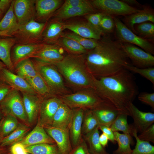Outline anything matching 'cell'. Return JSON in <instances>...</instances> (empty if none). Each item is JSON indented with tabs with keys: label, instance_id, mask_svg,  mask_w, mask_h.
I'll return each instance as SVG.
<instances>
[{
	"label": "cell",
	"instance_id": "cell-1",
	"mask_svg": "<svg viewBox=\"0 0 154 154\" xmlns=\"http://www.w3.org/2000/svg\"><path fill=\"white\" fill-rule=\"evenodd\" d=\"M94 90L120 113L130 116L129 106L138 93L132 73L124 68L113 75L94 79Z\"/></svg>",
	"mask_w": 154,
	"mask_h": 154
},
{
	"label": "cell",
	"instance_id": "cell-2",
	"mask_svg": "<svg viewBox=\"0 0 154 154\" xmlns=\"http://www.w3.org/2000/svg\"><path fill=\"white\" fill-rule=\"evenodd\" d=\"M84 56L88 70L95 77L113 75L130 63L122 43L109 37L99 40L97 46Z\"/></svg>",
	"mask_w": 154,
	"mask_h": 154
},
{
	"label": "cell",
	"instance_id": "cell-3",
	"mask_svg": "<svg viewBox=\"0 0 154 154\" xmlns=\"http://www.w3.org/2000/svg\"><path fill=\"white\" fill-rule=\"evenodd\" d=\"M67 84L77 91L87 89L94 90L95 77L86 65L84 54L65 56L54 64Z\"/></svg>",
	"mask_w": 154,
	"mask_h": 154
},
{
	"label": "cell",
	"instance_id": "cell-4",
	"mask_svg": "<svg viewBox=\"0 0 154 154\" xmlns=\"http://www.w3.org/2000/svg\"><path fill=\"white\" fill-rule=\"evenodd\" d=\"M58 96L63 103L72 109L79 108L84 110H94L102 108H116L93 89L81 90Z\"/></svg>",
	"mask_w": 154,
	"mask_h": 154
},
{
	"label": "cell",
	"instance_id": "cell-5",
	"mask_svg": "<svg viewBox=\"0 0 154 154\" xmlns=\"http://www.w3.org/2000/svg\"><path fill=\"white\" fill-rule=\"evenodd\" d=\"M31 58L38 72L48 88L51 95L59 96L70 93L62 76L55 65Z\"/></svg>",
	"mask_w": 154,
	"mask_h": 154
},
{
	"label": "cell",
	"instance_id": "cell-6",
	"mask_svg": "<svg viewBox=\"0 0 154 154\" xmlns=\"http://www.w3.org/2000/svg\"><path fill=\"white\" fill-rule=\"evenodd\" d=\"M47 23H40L33 20L20 25L12 35L15 39V44H36L41 43L42 35Z\"/></svg>",
	"mask_w": 154,
	"mask_h": 154
},
{
	"label": "cell",
	"instance_id": "cell-7",
	"mask_svg": "<svg viewBox=\"0 0 154 154\" xmlns=\"http://www.w3.org/2000/svg\"><path fill=\"white\" fill-rule=\"evenodd\" d=\"M114 19L118 41L121 43L135 45L147 52L152 55L154 54V46L151 41L137 35L117 18L114 17Z\"/></svg>",
	"mask_w": 154,
	"mask_h": 154
},
{
	"label": "cell",
	"instance_id": "cell-8",
	"mask_svg": "<svg viewBox=\"0 0 154 154\" xmlns=\"http://www.w3.org/2000/svg\"><path fill=\"white\" fill-rule=\"evenodd\" d=\"M90 2L94 9H97L100 12L104 14L112 17H125L140 10L129 5L121 0H93Z\"/></svg>",
	"mask_w": 154,
	"mask_h": 154
},
{
	"label": "cell",
	"instance_id": "cell-9",
	"mask_svg": "<svg viewBox=\"0 0 154 154\" xmlns=\"http://www.w3.org/2000/svg\"><path fill=\"white\" fill-rule=\"evenodd\" d=\"M0 106L4 115H13L21 120L25 124L29 125L23 98L19 91L12 89L0 103Z\"/></svg>",
	"mask_w": 154,
	"mask_h": 154
},
{
	"label": "cell",
	"instance_id": "cell-10",
	"mask_svg": "<svg viewBox=\"0 0 154 154\" xmlns=\"http://www.w3.org/2000/svg\"><path fill=\"white\" fill-rule=\"evenodd\" d=\"M124 50L133 65L140 68L153 67L154 56L137 46L122 43Z\"/></svg>",
	"mask_w": 154,
	"mask_h": 154
},
{
	"label": "cell",
	"instance_id": "cell-11",
	"mask_svg": "<svg viewBox=\"0 0 154 154\" xmlns=\"http://www.w3.org/2000/svg\"><path fill=\"white\" fill-rule=\"evenodd\" d=\"M62 103L57 96L50 95L44 98L41 103L38 122L43 126L51 125L54 116Z\"/></svg>",
	"mask_w": 154,
	"mask_h": 154
},
{
	"label": "cell",
	"instance_id": "cell-12",
	"mask_svg": "<svg viewBox=\"0 0 154 154\" xmlns=\"http://www.w3.org/2000/svg\"><path fill=\"white\" fill-rule=\"evenodd\" d=\"M64 49L58 44H45L43 46L30 57L41 62L55 64L62 60L65 56Z\"/></svg>",
	"mask_w": 154,
	"mask_h": 154
},
{
	"label": "cell",
	"instance_id": "cell-13",
	"mask_svg": "<svg viewBox=\"0 0 154 154\" xmlns=\"http://www.w3.org/2000/svg\"><path fill=\"white\" fill-rule=\"evenodd\" d=\"M43 127L47 133L54 141L61 154H68L72 147L69 130L45 125Z\"/></svg>",
	"mask_w": 154,
	"mask_h": 154
},
{
	"label": "cell",
	"instance_id": "cell-14",
	"mask_svg": "<svg viewBox=\"0 0 154 154\" xmlns=\"http://www.w3.org/2000/svg\"><path fill=\"white\" fill-rule=\"evenodd\" d=\"M60 0H35L34 20L40 23H46L60 5Z\"/></svg>",
	"mask_w": 154,
	"mask_h": 154
},
{
	"label": "cell",
	"instance_id": "cell-15",
	"mask_svg": "<svg viewBox=\"0 0 154 154\" xmlns=\"http://www.w3.org/2000/svg\"><path fill=\"white\" fill-rule=\"evenodd\" d=\"M35 0H14L13 11L19 25L32 20L35 17Z\"/></svg>",
	"mask_w": 154,
	"mask_h": 154
},
{
	"label": "cell",
	"instance_id": "cell-16",
	"mask_svg": "<svg viewBox=\"0 0 154 154\" xmlns=\"http://www.w3.org/2000/svg\"><path fill=\"white\" fill-rule=\"evenodd\" d=\"M0 79L12 89L21 92L37 94L25 79L14 74L7 68H3L0 71Z\"/></svg>",
	"mask_w": 154,
	"mask_h": 154
},
{
	"label": "cell",
	"instance_id": "cell-17",
	"mask_svg": "<svg viewBox=\"0 0 154 154\" xmlns=\"http://www.w3.org/2000/svg\"><path fill=\"white\" fill-rule=\"evenodd\" d=\"M64 29L71 31L82 37L99 40L103 33L88 22H74L63 23Z\"/></svg>",
	"mask_w": 154,
	"mask_h": 154
},
{
	"label": "cell",
	"instance_id": "cell-18",
	"mask_svg": "<svg viewBox=\"0 0 154 154\" xmlns=\"http://www.w3.org/2000/svg\"><path fill=\"white\" fill-rule=\"evenodd\" d=\"M130 116L133 118L134 128L140 133L154 123V114L139 110L133 103L129 106Z\"/></svg>",
	"mask_w": 154,
	"mask_h": 154
},
{
	"label": "cell",
	"instance_id": "cell-19",
	"mask_svg": "<svg viewBox=\"0 0 154 154\" xmlns=\"http://www.w3.org/2000/svg\"><path fill=\"white\" fill-rule=\"evenodd\" d=\"M24 108L29 125L38 118L41 102L43 99L37 94L22 92Z\"/></svg>",
	"mask_w": 154,
	"mask_h": 154
},
{
	"label": "cell",
	"instance_id": "cell-20",
	"mask_svg": "<svg viewBox=\"0 0 154 154\" xmlns=\"http://www.w3.org/2000/svg\"><path fill=\"white\" fill-rule=\"evenodd\" d=\"M25 147L42 143L56 144L38 122L33 129L20 142Z\"/></svg>",
	"mask_w": 154,
	"mask_h": 154
},
{
	"label": "cell",
	"instance_id": "cell-21",
	"mask_svg": "<svg viewBox=\"0 0 154 154\" xmlns=\"http://www.w3.org/2000/svg\"><path fill=\"white\" fill-rule=\"evenodd\" d=\"M44 44L42 43L36 44H15L12 48L11 54L14 66L22 60L30 58L32 55L41 49Z\"/></svg>",
	"mask_w": 154,
	"mask_h": 154
},
{
	"label": "cell",
	"instance_id": "cell-22",
	"mask_svg": "<svg viewBox=\"0 0 154 154\" xmlns=\"http://www.w3.org/2000/svg\"><path fill=\"white\" fill-rule=\"evenodd\" d=\"M123 19L124 24L135 34L134 28L135 25L147 22L154 23V10L149 7L143 6L142 9L135 13L125 17Z\"/></svg>",
	"mask_w": 154,
	"mask_h": 154
},
{
	"label": "cell",
	"instance_id": "cell-23",
	"mask_svg": "<svg viewBox=\"0 0 154 154\" xmlns=\"http://www.w3.org/2000/svg\"><path fill=\"white\" fill-rule=\"evenodd\" d=\"M72 109L73 115L69 131L71 144L74 147L83 138L82 129L84 110L79 108Z\"/></svg>",
	"mask_w": 154,
	"mask_h": 154
},
{
	"label": "cell",
	"instance_id": "cell-24",
	"mask_svg": "<svg viewBox=\"0 0 154 154\" xmlns=\"http://www.w3.org/2000/svg\"><path fill=\"white\" fill-rule=\"evenodd\" d=\"M64 29L63 23L59 21L51 20L47 25L42 35L41 43L46 44L56 43Z\"/></svg>",
	"mask_w": 154,
	"mask_h": 154
},
{
	"label": "cell",
	"instance_id": "cell-25",
	"mask_svg": "<svg viewBox=\"0 0 154 154\" xmlns=\"http://www.w3.org/2000/svg\"><path fill=\"white\" fill-rule=\"evenodd\" d=\"M72 115V109L62 102L54 116L51 125L69 130Z\"/></svg>",
	"mask_w": 154,
	"mask_h": 154
},
{
	"label": "cell",
	"instance_id": "cell-26",
	"mask_svg": "<svg viewBox=\"0 0 154 154\" xmlns=\"http://www.w3.org/2000/svg\"><path fill=\"white\" fill-rule=\"evenodd\" d=\"M0 38V59L7 68L12 72L14 67L11 58L12 47L15 44V39L13 37H3Z\"/></svg>",
	"mask_w": 154,
	"mask_h": 154
},
{
	"label": "cell",
	"instance_id": "cell-27",
	"mask_svg": "<svg viewBox=\"0 0 154 154\" xmlns=\"http://www.w3.org/2000/svg\"><path fill=\"white\" fill-rule=\"evenodd\" d=\"M95 10L92 6L60 8L57 12L53 14L52 17L54 19L52 20L59 21L76 16L87 15L93 13Z\"/></svg>",
	"mask_w": 154,
	"mask_h": 154
},
{
	"label": "cell",
	"instance_id": "cell-28",
	"mask_svg": "<svg viewBox=\"0 0 154 154\" xmlns=\"http://www.w3.org/2000/svg\"><path fill=\"white\" fill-rule=\"evenodd\" d=\"M14 0H13L9 9L0 21V31L7 32L11 37L20 25L13 11Z\"/></svg>",
	"mask_w": 154,
	"mask_h": 154
},
{
	"label": "cell",
	"instance_id": "cell-29",
	"mask_svg": "<svg viewBox=\"0 0 154 154\" xmlns=\"http://www.w3.org/2000/svg\"><path fill=\"white\" fill-rule=\"evenodd\" d=\"M99 125L109 127L120 113L115 108H105L92 110Z\"/></svg>",
	"mask_w": 154,
	"mask_h": 154
},
{
	"label": "cell",
	"instance_id": "cell-30",
	"mask_svg": "<svg viewBox=\"0 0 154 154\" xmlns=\"http://www.w3.org/2000/svg\"><path fill=\"white\" fill-rule=\"evenodd\" d=\"M98 126L88 133L82 135L88 144L89 151L92 154H109L101 145L99 140V131Z\"/></svg>",
	"mask_w": 154,
	"mask_h": 154
},
{
	"label": "cell",
	"instance_id": "cell-31",
	"mask_svg": "<svg viewBox=\"0 0 154 154\" xmlns=\"http://www.w3.org/2000/svg\"><path fill=\"white\" fill-rule=\"evenodd\" d=\"M14 66L17 74L25 79L33 77L38 73L31 58L22 60Z\"/></svg>",
	"mask_w": 154,
	"mask_h": 154
},
{
	"label": "cell",
	"instance_id": "cell-32",
	"mask_svg": "<svg viewBox=\"0 0 154 154\" xmlns=\"http://www.w3.org/2000/svg\"><path fill=\"white\" fill-rule=\"evenodd\" d=\"M30 130L28 125L19 123L13 131L3 138L0 145L7 146L20 142L29 133Z\"/></svg>",
	"mask_w": 154,
	"mask_h": 154
},
{
	"label": "cell",
	"instance_id": "cell-33",
	"mask_svg": "<svg viewBox=\"0 0 154 154\" xmlns=\"http://www.w3.org/2000/svg\"><path fill=\"white\" fill-rule=\"evenodd\" d=\"M115 140L117 143L118 147L113 152V154H131L133 150L130 145L133 143V139L130 135L120 133L114 132Z\"/></svg>",
	"mask_w": 154,
	"mask_h": 154
},
{
	"label": "cell",
	"instance_id": "cell-34",
	"mask_svg": "<svg viewBox=\"0 0 154 154\" xmlns=\"http://www.w3.org/2000/svg\"><path fill=\"white\" fill-rule=\"evenodd\" d=\"M56 43L66 50L69 54L81 55L87 52L76 41L66 37H61Z\"/></svg>",
	"mask_w": 154,
	"mask_h": 154
},
{
	"label": "cell",
	"instance_id": "cell-35",
	"mask_svg": "<svg viewBox=\"0 0 154 154\" xmlns=\"http://www.w3.org/2000/svg\"><path fill=\"white\" fill-rule=\"evenodd\" d=\"M25 79L37 94L43 98L52 95L46 84L38 73L33 77Z\"/></svg>",
	"mask_w": 154,
	"mask_h": 154
},
{
	"label": "cell",
	"instance_id": "cell-36",
	"mask_svg": "<svg viewBox=\"0 0 154 154\" xmlns=\"http://www.w3.org/2000/svg\"><path fill=\"white\" fill-rule=\"evenodd\" d=\"M28 153L31 154H61L56 144L42 143L25 147Z\"/></svg>",
	"mask_w": 154,
	"mask_h": 154
},
{
	"label": "cell",
	"instance_id": "cell-37",
	"mask_svg": "<svg viewBox=\"0 0 154 154\" xmlns=\"http://www.w3.org/2000/svg\"><path fill=\"white\" fill-rule=\"evenodd\" d=\"M128 116L126 114L119 113L110 127L114 132L120 131L124 134L132 136L133 126L128 124Z\"/></svg>",
	"mask_w": 154,
	"mask_h": 154
},
{
	"label": "cell",
	"instance_id": "cell-38",
	"mask_svg": "<svg viewBox=\"0 0 154 154\" xmlns=\"http://www.w3.org/2000/svg\"><path fill=\"white\" fill-rule=\"evenodd\" d=\"M19 123L17 118L13 115H4L0 129V133L3 138L7 136L18 126Z\"/></svg>",
	"mask_w": 154,
	"mask_h": 154
},
{
	"label": "cell",
	"instance_id": "cell-39",
	"mask_svg": "<svg viewBox=\"0 0 154 154\" xmlns=\"http://www.w3.org/2000/svg\"><path fill=\"white\" fill-rule=\"evenodd\" d=\"M137 133L133 126L132 136L135 137L136 144L131 154H154V146L149 142L140 139L137 137Z\"/></svg>",
	"mask_w": 154,
	"mask_h": 154
},
{
	"label": "cell",
	"instance_id": "cell-40",
	"mask_svg": "<svg viewBox=\"0 0 154 154\" xmlns=\"http://www.w3.org/2000/svg\"><path fill=\"white\" fill-rule=\"evenodd\" d=\"M134 28L135 34L140 37L151 41L154 38V24L145 22L135 25Z\"/></svg>",
	"mask_w": 154,
	"mask_h": 154
},
{
	"label": "cell",
	"instance_id": "cell-41",
	"mask_svg": "<svg viewBox=\"0 0 154 154\" xmlns=\"http://www.w3.org/2000/svg\"><path fill=\"white\" fill-rule=\"evenodd\" d=\"M98 125V121L92 110H84L82 129V135L91 132Z\"/></svg>",
	"mask_w": 154,
	"mask_h": 154
},
{
	"label": "cell",
	"instance_id": "cell-42",
	"mask_svg": "<svg viewBox=\"0 0 154 154\" xmlns=\"http://www.w3.org/2000/svg\"><path fill=\"white\" fill-rule=\"evenodd\" d=\"M61 37H66L75 40L87 51L94 49L98 43L99 40L85 38L73 32L62 33Z\"/></svg>",
	"mask_w": 154,
	"mask_h": 154
},
{
	"label": "cell",
	"instance_id": "cell-43",
	"mask_svg": "<svg viewBox=\"0 0 154 154\" xmlns=\"http://www.w3.org/2000/svg\"><path fill=\"white\" fill-rule=\"evenodd\" d=\"M125 68L130 72L139 74L145 77L154 85V68L151 67L145 68L137 67L129 63L125 66Z\"/></svg>",
	"mask_w": 154,
	"mask_h": 154
},
{
	"label": "cell",
	"instance_id": "cell-44",
	"mask_svg": "<svg viewBox=\"0 0 154 154\" xmlns=\"http://www.w3.org/2000/svg\"><path fill=\"white\" fill-rule=\"evenodd\" d=\"M113 17L105 15L100 24V27L102 33H110L112 32L115 28Z\"/></svg>",
	"mask_w": 154,
	"mask_h": 154
},
{
	"label": "cell",
	"instance_id": "cell-45",
	"mask_svg": "<svg viewBox=\"0 0 154 154\" xmlns=\"http://www.w3.org/2000/svg\"><path fill=\"white\" fill-rule=\"evenodd\" d=\"M105 15L101 12L92 13L86 15V18L88 22L92 26L102 31L100 29V24L101 19Z\"/></svg>",
	"mask_w": 154,
	"mask_h": 154
},
{
	"label": "cell",
	"instance_id": "cell-46",
	"mask_svg": "<svg viewBox=\"0 0 154 154\" xmlns=\"http://www.w3.org/2000/svg\"><path fill=\"white\" fill-rule=\"evenodd\" d=\"M92 6L90 2L85 0H67L60 8L89 7Z\"/></svg>",
	"mask_w": 154,
	"mask_h": 154
},
{
	"label": "cell",
	"instance_id": "cell-47",
	"mask_svg": "<svg viewBox=\"0 0 154 154\" xmlns=\"http://www.w3.org/2000/svg\"><path fill=\"white\" fill-rule=\"evenodd\" d=\"M137 137L141 140L154 143V124L140 133Z\"/></svg>",
	"mask_w": 154,
	"mask_h": 154
},
{
	"label": "cell",
	"instance_id": "cell-48",
	"mask_svg": "<svg viewBox=\"0 0 154 154\" xmlns=\"http://www.w3.org/2000/svg\"><path fill=\"white\" fill-rule=\"evenodd\" d=\"M68 154H92L89 150L86 142L83 138Z\"/></svg>",
	"mask_w": 154,
	"mask_h": 154
},
{
	"label": "cell",
	"instance_id": "cell-49",
	"mask_svg": "<svg viewBox=\"0 0 154 154\" xmlns=\"http://www.w3.org/2000/svg\"><path fill=\"white\" fill-rule=\"evenodd\" d=\"M138 98L139 101L154 109V93L141 92L139 95Z\"/></svg>",
	"mask_w": 154,
	"mask_h": 154
},
{
	"label": "cell",
	"instance_id": "cell-50",
	"mask_svg": "<svg viewBox=\"0 0 154 154\" xmlns=\"http://www.w3.org/2000/svg\"><path fill=\"white\" fill-rule=\"evenodd\" d=\"M12 89L10 86L0 79V103L4 99Z\"/></svg>",
	"mask_w": 154,
	"mask_h": 154
},
{
	"label": "cell",
	"instance_id": "cell-51",
	"mask_svg": "<svg viewBox=\"0 0 154 154\" xmlns=\"http://www.w3.org/2000/svg\"><path fill=\"white\" fill-rule=\"evenodd\" d=\"M11 151L12 154H28L25 147L20 142L12 145Z\"/></svg>",
	"mask_w": 154,
	"mask_h": 154
},
{
	"label": "cell",
	"instance_id": "cell-52",
	"mask_svg": "<svg viewBox=\"0 0 154 154\" xmlns=\"http://www.w3.org/2000/svg\"><path fill=\"white\" fill-rule=\"evenodd\" d=\"M98 127L99 129L101 130L107 136L110 141L114 144L116 143V142L115 140L114 132L109 127L101 125H98Z\"/></svg>",
	"mask_w": 154,
	"mask_h": 154
},
{
	"label": "cell",
	"instance_id": "cell-53",
	"mask_svg": "<svg viewBox=\"0 0 154 154\" xmlns=\"http://www.w3.org/2000/svg\"><path fill=\"white\" fill-rule=\"evenodd\" d=\"M13 0H0V10L4 15L9 9Z\"/></svg>",
	"mask_w": 154,
	"mask_h": 154
},
{
	"label": "cell",
	"instance_id": "cell-54",
	"mask_svg": "<svg viewBox=\"0 0 154 154\" xmlns=\"http://www.w3.org/2000/svg\"><path fill=\"white\" fill-rule=\"evenodd\" d=\"M108 140L107 136L103 133L100 135V142L104 148L108 145Z\"/></svg>",
	"mask_w": 154,
	"mask_h": 154
},
{
	"label": "cell",
	"instance_id": "cell-55",
	"mask_svg": "<svg viewBox=\"0 0 154 154\" xmlns=\"http://www.w3.org/2000/svg\"><path fill=\"white\" fill-rule=\"evenodd\" d=\"M127 3L129 5L132 6V5H137L140 6L141 5L137 1L135 0H121Z\"/></svg>",
	"mask_w": 154,
	"mask_h": 154
},
{
	"label": "cell",
	"instance_id": "cell-56",
	"mask_svg": "<svg viewBox=\"0 0 154 154\" xmlns=\"http://www.w3.org/2000/svg\"><path fill=\"white\" fill-rule=\"evenodd\" d=\"M0 37H11L9 36L6 31H0Z\"/></svg>",
	"mask_w": 154,
	"mask_h": 154
},
{
	"label": "cell",
	"instance_id": "cell-57",
	"mask_svg": "<svg viewBox=\"0 0 154 154\" xmlns=\"http://www.w3.org/2000/svg\"><path fill=\"white\" fill-rule=\"evenodd\" d=\"M7 68L5 65L1 61H0V71L3 68Z\"/></svg>",
	"mask_w": 154,
	"mask_h": 154
},
{
	"label": "cell",
	"instance_id": "cell-58",
	"mask_svg": "<svg viewBox=\"0 0 154 154\" xmlns=\"http://www.w3.org/2000/svg\"><path fill=\"white\" fill-rule=\"evenodd\" d=\"M3 117L2 118V119H1V120L0 121V144L1 143V141L2 139H3V138H2V136H1V133H0V129H1V124H2V121H3Z\"/></svg>",
	"mask_w": 154,
	"mask_h": 154
},
{
	"label": "cell",
	"instance_id": "cell-59",
	"mask_svg": "<svg viewBox=\"0 0 154 154\" xmlns=\"http://www.w3.org/2000/svg\"><path fill=\"white\" fill-rule=\"evenodd\" d=\"M4 116V114L2 112L1 107L0 106V121Z\"/></svg>",
	"mask_w": 154,
	"mask_h": 154
},
{
	"label": "cell",
	"instance_id": "cell-60",
	"mask_svg": "<svg viewBox=\"0 0 154 154\" xmlns=\"http://www.w3.org/2000/svg\"><path fill=\"white\" fill-rule=\"evenodd\" d=\"M4 15L0 10V21L3 17Z\"/></svg>",
	"mask_w": 154,
	"mask_h": 154
},
{
	"label": "cell",
	"instance_id": "cell-61",
	"mask_svg": "<svg viewBox=\"0 0 154 154\" xmlns=\"http://www.w3.org/2000/svg\"><path fill=\"white\" fill-rule=\"evenodd\" d=\"M0 154H7V153L4 152H0Z\"/></svg>",
	"mask_w": 154,
	"mask_h": 154
}]
</instances>
